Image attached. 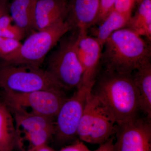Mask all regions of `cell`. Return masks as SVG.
Returning a JSON list of instances; mask_svg holds the SVG:
<instances>
[{
    "label": "cell",
    "mask_w": 151,
    "mask_h": 151,
    "mask_svg": "<svg viewBox=\"0 0 151 151\" xmlns=\"http://www.w3.org/2000/svg\"><path fill=\"white\" fill-rule=\"evenodd\" d=\"M132 79L138 92L140 111L151 119V64L148 62L135 70Z\"/></svg>",
    "instance_id": "15"
},
{
    "label": "cell",
    "mask_w": 151,
    "mask_h": 151,
    "mask_svg": "<svg viewBox=\"0 0 151 151\" xmlns=\"http://www.w3.org/2000/svg\"><path fill=\"white\" fill-rule=\"evenodd\" d=\"M12 19L9 14H6L0 17V29L4 28L12 24Z\"/></svg>",
    "instance_id": "26"
},
{
    "label": "cell",
    "mask_w": 151,
    "mask_h": 151,
    "mask_svg": "<svg viewBox=\"0 0 151 151\" xmlns=\"http://www.w3.org/2000/svg\"><path fill=\"white\" fill-rule=\"evenodd\" d=\"M131 17L114 9L99 25V27L93 30V36L103 47L105 42L113 33L127 27Z\"/></svg>",
    "instance_id": "17"
},
{
    "label": "cell",
    "mask_w": 151,
    "mask_h": 151,
    "mask_svg": "<svg viewBox=\"0 0 151 151\" xmlns=\"http://www.w3.org/2000/svg\"><path fill=\"white\" fill-rule=\"evenodd\" d=\"M26 139L28 141L30 147H39L47 145L53 135L55 129H45L24 132Z\"/></svg>",
    "instance_id": "19"
},
{
    "label": "cell",
    "mask_w": 151,
    "mask_h": 151,
    "mask_svg": "<svg viewBox=\"0 0 151 151\" xmlns=\"http://www.w3.org/2000/svg\"><path fill=\"white\" fill-rule=\"evenodd\" d=\"M14 151H26L24 149L22 148V146H20L19 147H18Z\"/></svg>",
    "instance_id": "29"
},
{
    "label": "cell",
    "mask_w": 151,
    "mask_h": 151,
    "mask_svg": "<svg viewBox=\"0 0 151 151\" xmlns=\"http://www.w3.org/2000/svg\"><path fill=\"white\" fill-rule=\"evenodd\" d=\"M76 45L77 55L83 69V77L79 86L93 87L99 72L103 47L96 38L88 35L87 33L78 32Z\"/></svg>",
    "instance_id": "10"
},
{
    "label": "cell",
    "mask_w": 151,
    "mask_h": 151,
    "mask_svg": "<svg viewBox=\"0 0 151 151\" xmlns=\"http://www.w3.org/2000/svg\"><path fill=\"white\" fill-rule=\"evenodd\" d=\"M92 93L104 104L116 124L138 116L139 103L132 74L105 70L96 79Z\"/></svg>",
    "instance_id": "1"
},
{
    "label": "cell",
    "mask_w": 151,
    "mask_h": 151,
    "mask_svg": "<svg viewBox=\"0 0 151 151\" xmlns=\"http://www.w3.org/2000/svg\"><path fill=\"white\" fill-rule=\"evenodd\" d=\"M116 125L111 113L91 91L77 129V136L80 140L100 145L115 134Z\"/></svg>",
    "instance_id": "5"
},
{
    "label": "cell",
    "mask_w": 151,
    "mask_h": 151,
    "mask_svg": "<svg viewBox=\"0 0 151 151\" xmlns=\"http://www.w3.org/2000/svg\"><path fill=\"white\" fill-rule=\"evenodd\" d=\"M92 87L80 85L70 98L63 104L55 118V134L57 141L65 143L77 136L79 122L84 112L86 99Z\"/></svg>",
    "instance_id": "8"
},
{
    "label": "cell",
    "mask_w": 151,
    "mask_h": 151,
    "mask_svg": "<svg viewBox=\"0 0 151 151\" xmlns=\"http://www.w3.org/2000/svg\"><path fill=\"white\" fill-rule=\"evenodd\" d=\"M9 4L8 0H0V17L6 14H9Z\"/></svg>",
    "instance_id": "27"
},
{
    "label": "cell",
    "mask_w": 151,
    "mask_h": 151,
    "mask_svg": "<svg viewBox=\"0 0 151 151\" xmlns=\"http://www.w3.org/2000/svg\"><path fill=\"white\" fill-rule=\"evenodd\" d=\"M137 0H136V2H137Z\"/></svg>",
    "instance_id": "31"
},
{
    "label": "cell",
    "mask_w": 151,
    "mask_h": 151,
    "mask_svg": "<svg viewBox=\"0 0 151 151\" xmlns=\"http://www.w3.org/2000/svg\"><path fill=\"white\" fill-rule=\"evenodd\" d=\"M78 32L60 42L49 57L47 71L62 89L77 88L81 84L83 69L76 50Z\"/></svg>",
    "instance_id": "4"
},
{
    "label": "cell",
    "mask_w": 151,
    "mask_h": 151,
    "mask_svg": "<svg viewBox=\"0 0 151 151\" xmlns=\"http://www.w3.org/2000/svg\"><path fill=\"white\" fill-rule=\"evenodd\" d=\"M114 151H151V119L136 118L116 124Z\"/></svg>",
    "instance_id": "9"
},
{
    "label": "cell",
    "mask_w": 151,
    "mask_h": 151,
    "mask_svg": "<svg viewBox=\"0 0 151 151\" xmlns=\"http://www.w3.org/2000/svg\"><path fill=\"white\" fill-rule=\"evenodd\" d=\"M143 0H137V2L138 3H140L141 2V1H142Z\"/></svg>",
    "instance_id": "30"
},
{
    "label": "cell",
    "mask_w": 151,
    "mask_h": 151,
    "mask_svg": "<svg viewBox=\"0 0 151 151\" xmlns=\"http://www.w3.org/2000/svg\"><path fill=\"white\" fill-rule=\"evenodd\" d=\"M26 35L23 30L15 24L0 29V36L19 41L23 39Z\"/></svg>",
    "instance_id": "21"
},
{
    "label": "cell",
    "mask_w": 151,
    "mask_h": 151,
    "mask_svg": "<svg viewBox=\"0 0 151 151\" xmlns=\"http://www.w3.org/2000/svg\"><path fill=\"white\" fill-rule=\"evenodd\" d=\"M137 12L131 16L127 26L142 37L151 40V0H143L139 3Z\"/></svg>",
    "instance_id": "18"
},
{
    "label": "cell",
    "mask_w": 151,
    "mask_h": 151,
    "mask_svg": "<svg viewBox=\"0 0 151 151\" xmlns=\"http://www.w3.org/2000/svg\"><path fill=\"white\" fill-rule=\"evenodd\" d=\"M70 30L65 20L46 29L34 31L12 57L3 61L12 65L40 68L49 52Z\"/></svg>",
    "instance_id": "3"
},
{
    "label": "cell",
    "mask_w": 151,
    "mask_h": 151,
    "mask_svg": "<svg viewBox=\"0 0 151 151\" xmlns=\"http://www.w3.org/2000/svg\"><path fill=\"white\" fill-rule=\"evenodd\" d=\"M68 3L66 21L71 30L79 33H87L95 24L99 9L100 0H69Z\"/></svg>",
    "instance_id": "11"
},
{
    "label": "cell",
    "mask_w": 151,
    "mask_h": 151,
    "mask_svg": "<svg viewBox=\"0 0 151 151\" xmlns=\"http://www.w3.org/2000/svg\"><path fill=\"white\" fill-rule=\"evenodd\" d=\"M113 144V138L111 137L105 142L100 144V147L95 150L90 151L89 150L87 151H114Z\"/></svg>",
    "instance_id": "25"
},
{
    "label": "cell",
    "mask_w": 151,
    "mask_h": 151,
    "mask_svg": "<svg viewBox=\"0 0 151 151\" xmlns=\"http://www.w3.org/2000/svg\"><path fill=\"white\" fill-rule=\"evenodd\" d=\"M58 88H62L46 70L40 68L12 65L2 60L0 62L2 90L25 93Z\"/></svg>",
    "instance_id": "6"
},
{
    "label": "cell",
    "mask_w": 151,
    "mask_h": 151,
    "mask_svg": "<svg viewBox=\"0 0 151 151\" xmlns=\"http://www.w3.org/2000/svg\"><path fill=\"white\" fill-rule=\"evenodd\" d=\"M37 0H13L9 12L13 21L26 34L33 32L35 10Z\"/></svg>",
    "instance_id": "16"
},
{
    "label": "cell",
    "mask_w": 151,
    "mask_h": 151,
    "mask_svg": "<svg viewBox=\"0 0 151 151\" xmlns=\"http://www.w3.org/2000/svg\"><path fill=\"white\" fill-rule=\"evenodd\" d=\"M115 0H100L99 13L95 24L99 25L114 9Z\"/></svg>",
    "instance_id": "22"
},
{
    "label": "cell",
    "mask_w": 151,
    "mask_h": 151,
    "mask_svg": "<svg viewBox=\"0 0 151 151\" xmlns=\"http://www.w3.org/2000/svg\"><path fill=\"white\" fill-rule=\"evenodd\" d=\"M135 2L136 0H115L114 9L131 17L132 9Z\"/></svg>",
    "instance_id": "23"
},
{
    "label": "cell",
    "mask_w": 151,
    "mask_h": 151,
    "mask_svg": "<svg viewBox=\"0 0 151 151\" xmlns=\"http://www.w3.org/2000/svg\"><path fill=\"white\" fill-rule=\"evenodd\" d=\"M88 150L83 142L78 141L71 145L63 148L60 151H87Z\"/></svg>",
    "instance_id": "24"
},
{
    "label": "cell",
    "mask_w": 151,
    "mask_h": 151,
    "mask_svg": "<svg viewBox=\"0 0 151 151\" xmlns=\"http://www.w3.org/2000/svg\"><path fill=\"white\" fill-rule=\"evenodd\" d=\"M22 44L19 41L0 36V58L7 61L19 50Z\"/></svg>",
    "instance_id": "20"
},
{
    "label": "cell",
    "mask_w": 151,
    "mask_h": 151,
    "mask_svg": "<svg viewBox=\"0 0 151 151\" xmlns=\"http://www.w3.org/2000/svg\"><path fill=\"white\" fill-rule=\"evenodd\" d=\"M67 12L66 0H37L34 17L35 30L46 29L65 20Z\"/></svg>",
    "instance_id": "12"
},
{
    "label": "cell",
    "mask_w": 151,
    "mask_h": 151,
    "mask_svg": "<svg viewBox=\"0 0 151 151\" xmlns=\"http://www.w3.org/2000/svg\"><path fill=\"white\" fill-rule=\"evenodd\" d=\"M150 42L129 29H119L104 44L101 63H103L105 70L132 74L142 65L150 62Z\"/></svg>",
    "instance_id": "2"
},
{
    "label": "cell",
    "mask_w": 151,
    "mask_h": 151,
    "mask_svg": "<svg viewBox=\"0 0 151 151\" xmlns=\"http://www.w3.org/2000/svg\"><path fill=\"white\" fill-rule=\"evenodd\" d=\"M27 151H54L47 145L39 147H30Z\"/></svg>",
    "instance_id": "28"
},
{
    "label": "cell",
    "mask_w": 151,
    "mask_h": 151,
    "mask_svg": "<svg viewBox=\"0 0 151 151\" xmlns=\"http://www.w3.org/2000/svg\"><path fill=\"white\" fill-rule=\"evenodd\" d=\"M13 117L17 129L23 132L45 129H55L52 119L32 112L25 108L13 105H5Z\"/></svg>",
    "instance_id": "13"
},
{
    "label": "cell",
    "mask_w": 151,
    "mask_h": 151,
    "mask_svg": "<svg viewBox=\"0 0 151 151\" xmlns=\"http://www.w3.org/2000/svg\"><path fill=\"white\" fill-rule=\"evenodd\" d=\"M22 145L20 131L17 129L12 115L0 101V151H14Z\"/></svg>",
    "instance_id": "14"
},
{
    "label": "cell",
    "mask_w": 151,
    "mask_h": 151,
    "mask_svg": "<svg viewBox=\"0 0 151 151\" xmlns=\"http://www.w3.org/2000/svg\"><path fill=\"white\" fill-rule=\"evenodd\" d=\"M62 88L19 93L2 90L1 102L29 108L32 112L53 119L67 99Z\"/></svg>",
    "instance_id": "7"
}]
</instances>
